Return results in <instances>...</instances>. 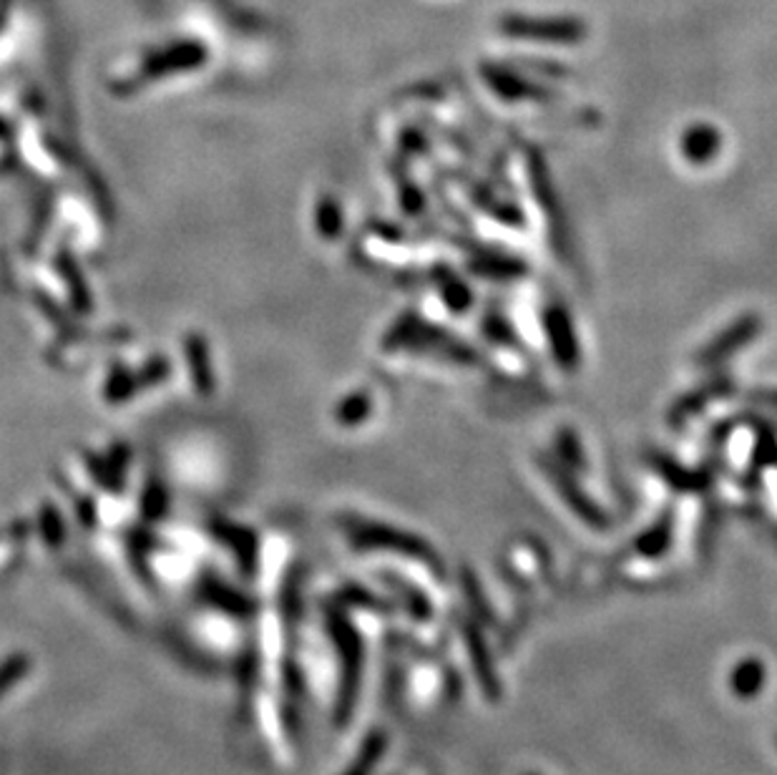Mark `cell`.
Returning a JSON list of instances; mask_svg holds the SVG:
<instances>
[{
    "instance_id": "obj_1",
    "label": "cell",
    "mask_w": 777,
    "mask_h": 775,
    "mask_svg": "<svg viewBox=\"0 0 777 775\" xmlns=\"http://www.w3.org/2000/svg\"><path fill=\"white\" fill-rule=\"evenodd\" d=\"M464 635H466V643H468V652H471V660L476 665V678H478V682H481L486 696L496 700L501 696V684H499V680H496L491 657H488V650L483 645V637L473 625H466Z\"/></svg>"
},
{
    "instance_id": "obj_2",
    "label": "cell",
    "mask_w": 777,
    "mask_h": 775,
    "mask_svg": "<svg viewBox=\"0 0 777 775\" xmlns=\"http://www.w3.org/2000/svg\"><path fill=\"white\" fill-rule=\"evenodd\" d=\"M763 684H765V665L760 660H753V657L739 662L730 678L732 692L743 700L755 698L757 692L763 690Z\"/></svg>"
},
{
    "instance_id": "obj_3",
    "label": "cell",
    "mask_w": 777,
    "mask_h": 775,
    "mask_svg": "<svg viewBox=\"0 0 777 775\" xmlns=\"http://www.w3.org/2000/svg\"><path fill=\"white\" fill-rule=\"evenodd\" d=\"M505 29L517 35H541V39H576L579 35L576 25L564 21H523V18H517Z\"/></svg>"
}]
</instances>
